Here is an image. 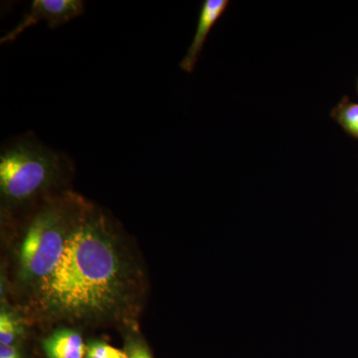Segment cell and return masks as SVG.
Wrapping results in <instances>:
<instances>
[{
  "instance_id": "1",
  "label": "cell",
  "mask_w": 358,
  "mask_h": 358,
  "mask_svg": "<svg viewBox=\"0 0 358 358\" xmlns=\"http://www.w3.org/2000/svg\"><path fill=\"white\" fill-rule=\"evenodd\" d=\"M138 289L140 272L112 224L100 211L75 202L63 255L32 288L35 308L52 320L102 324L129 315Z\"/></svg>"
},
{
  "instance_id": "2",
  "label": "cell",
  "mask_w": 358,
  "mask_h": 358,
  "mask_svg": "<svg viewBox=\"0 0 358 358\" xmlns=\"http://www.w3.org/2000/svg\"><path fill=\"white\" fill-rule=\"evenodd\" d=\"M75 202L52 204L37 214L23 238L18 255L20 281L36 286L56 268L72 224Z\"/></svg>"
},
{
  "instance_id": "3",
  "label": "cell",
  "mask_w": 358,
  "mask_h": 358,
  "mask_svg": "<svg viewBox=\"0 0 358 358\" xmlns=\"http://www.w3.org/2000/svg\"><path fill=\"white\" fill-rule=\"evenodd\" d=\"M62 171L60 157L31 141L6 148L0 157V190L8 204H20L56 182Z\"/></svg>"
},
{
  "instance_id": "4",
  "label": "cell",
  "mask_w": 358,
  "mask_h": 358,
  "mask_svg": "<svg viewBox=\"0 0 358 358\" xmlns=\"http://www.w3.org/2000/svg\"><path fill=\"white\" fill-rule=\"evenodd\" d=\"M83 11L84 2L81 0H34L29 11L0 42L3 44L14 41L25 29L41 20H46L49 28L54 29L81 15Z\"/></svg>"
},
{
  "instance_id": "5",
  "label": "cell",
  "mask_w": 358,
  "mask_h": 358,
  "mask_svg": "<svg viewBox=\"0 0 358 358\" xmlns=\"http://www.w3.org/2000/svg\"><path fill=\"white\" fill-rule=\"evenodd\" d=\"M228 6H229L228 0H206L204 1L201 11H200L196 32H195L192 44L186 52L185 57L181 60V69L187 73H192L194 70L209 32L211 31L216 21L220 18Z\"/></svg>"
},
{
  "instance_id": "6",
  "label": "cell",
  "mask_w": 358,
  "mask_h": 358,
  "mask_svg": "<svg viewBox=\"0 0 358 358\" xmlns=\"http://www.w3.org/2000/svg\"><path fill=\"white\" fill-rule=\"evenodd\" d=\"M47 358H84L87 345L76 329H58L42 343Z\"/></svg>"
},
{
  "instance_id": "7",
  "label": "cell",
  "mask_w": 358,
  "mask_h": 358,
  "mask_svg": "<svg viewBox=\"0 0 358 358\" xmlns=\"http://www.w3.org/2000/svg\"><path fill=\"white\" fill-rule=\"evenodd\" d=\"M331 117L346 133L358 140V103L343 98L331 112Z\"/></svg>"
},
{
  "instance_id": "8",
  "label": "cell",
  "mask_w": 358,
  "mask_h": 358,
  "mask_svg": "<svg viewBox=\"0 0 358 358\" xmlns=\"http://www.w3.org/2000/svg\"><path fill=\"white\" fill-rule=\"evenodd\" d=\"M20 324L13 312L2 308L0 313V345H11L20 334Z\"/></svg>"
},
{
  "instance_id": "9",
  "label": "cell",
  "mask_w": 358,
  "mask_h": 358,
  "mask_svg": "<svg viewBox=\"0 0 358 358\" xmlns=\"http://www.w3.org/2000/svg\"><path fill=\"white\" fill-rule=\"evenodd\" d=\"M85 358H129L127 352L117 350L103 341H90Z\"/></svg>"
},
{
  "instance_id": "10",
  "label": "cell",
  "mask_w": 358,
  "mask_h": 358,
  "mask_svg": "<svg viewBox=\"0 0 358 358\" xmlns=\"http://www.w3.org/2000/svg\"><path fill=\"white\" fill-rule=\"evenodd\" d=\"M127 355L129 358H152L148 346L140 339H129Z\"/></svg>"
},
{
  "instance_id": "11",
  "label": "cell",
  "mask_w": 358,
  "mask_h": 358,
  "mask_svg": "<svg viewBox=\"0 0 358 358\" xmlns=\"http://www.w3.org/2000/svg\"><path fill=\"white\" fill-rule=\"evenodd\" d=\"M0 358H20V353L13 345H0Z\"/></svg>"
},
{
  "instance_id": "12",
  "label": "cell",
  "mask_w": 358,
  "mask_h": 358,
  "mask_svg": "<svg viewBox=\"0 0 358 358\" xmlns=\"http://www.w3.org/2000/svg\"><path fill=\"white\" fill-rule=\"evenodd\" d=\"M357 91H358V82H357Z\"/></svg>"
}]
</instances>
